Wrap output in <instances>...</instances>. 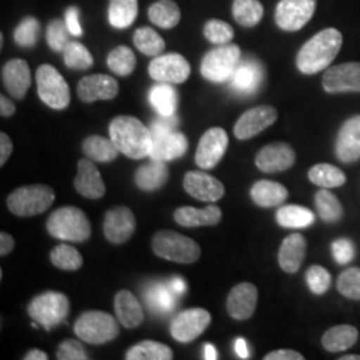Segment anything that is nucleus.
<instances>
[{
  "label": "nucleus",
  "mask_w": 360,
  "mask_h": 360,
  "mask_svg": "<svg viewBox=\"0 0 360 360\" xmlns=\"http://www.w3.org/2000/svg\"><path fill=\"white\" fill-rule=\"evenodd\" d=\"M296 155L287 143H272L263 147L255 158L257 167L266 174L287 171L295 165Z\"/></svg>",
  "instance_id": "nucleus-17"
},
{
  "label": "nucleus",
  "mask_w": 360,
  "mask_h": 360,
  "mask_svg": "<svg viewBox=\"0 0 360 360\" xmlns=\"http://www.w3.org/2000/svg\"><path fill=\"white\" fill-rule=\"evenodd\" d=\"M307 252V242L303 235H288L279 250V266L287 274H295L300 269Z\"/></svg>",
  "instance_id": "nucleus-26"
},
{
  "label": "nucleus",
  "mask_w": 360,
  "mask_h": 360,
  "mask_svg": "<svg viewBox=\"0 0 360 360\" xmlns=\"http://www.w3.org/2000/svg\"><path fill=\"white\" fill-rule=\"evenodd\" d=\"M138 0H110L108 22L116 30L129 28L138 16Z\"/></svg>",
  "instance_id": "nucleus-34"
},
{
  "label": "nucleus",
  "mask_w": 360,
  "mask_h": 360,
  "mask_svg": "<svg viewBox=\"0 0 360 360\" xmlns=\"http://www.w3.org/2000/svg\"><path fill=\"white\" fill-rule=\"evenodd\" d=\"M309 181L323 188L342 187L346 183V174L340 168L328 163L315 165L309 171Z\"/></svg>",
  "instance_id": "nucleus-39"
},
{
  "label": "nucleus",
  "mask_w": 360,
  "mask_h": 360,
  "mask_svg": "<svg viewBox=\"0 0 360 360\" xmlns=\"http://www.w3.org/2000/svg\"><path fill=\"white\" fill-rule=\"evenodd\" d=\"M250 193L254 203L264 208L281 206L288 198V191L283 184L271 180H259L251 187Z\"/></svg>",
  "instance_id": "nucleus-29"
},
{
  "label": "nucleus",
  "mask_w": 360,
  "mask_h": 360,
  "mask_svg": "<svg viewBox=\"0 0 360 360\" xmlns=\"http://www.w3.org/2000/svg\"><path fill=\"white\" fill-rule=\"evenodd\" d=\"M331 251H333L335 262L342 266L352 262V259L355 257V245L347 238L336 239L331 245Z\"/></svg>",
  "instance_id": "nucleus-52"
},
{
  "label": "nucleus",
  "mask_w": 360,
  "mask_h": 360,
  "mask_svg": "<svg viewBox=\"0 0 360 360\" xmlns=\"http://www.w3.org/2000/svg\"><path fill=\"white\" fill-rule=\"evenodd\" d=\"M50 259L52 264L59 270L77 271L83 266L82 254L72 245H56L50 254Z\"/></svg>",
  "instance_id": "nucleus-43"
},
{
  "label": "nucleus",
  "mask_w": 360,
  "mask_h": 360,
  "mask_svg": "<svg viewBox=\"0 0 360 360\" xmlns=\"http://www.w3.org/2000/svg\"><path fill=\"white\" fill-rule=\"evenodd\" d=\"M40 32V23L34 16L25 18L13 31V40L18 46L31 49L37 44Z\"/></svg>",
  "instance_id": "nucleus-46"
},
{
  "label": "nucleus",
  "mask_w": 360,
  "mask_h": 360,
  "mask_svg": "<svg viewBox=\"0 0 360 360\" xmlns=\"http://www.w3.org/2000/svg\"><path fill=\"white\" fill-rule=\"evenodd\" d=\"M316 10V0H281L275 10V22L287 32L302 30Z\"/></svg>",
  "instance_id": "nucleus-10"
},
{
  "label": "nucleus",
  "mask_w": 360,
  "mask_h": 360,
  "mask_svg": "<svg viewBox=\"0 0 360 360\" xmlns=\"http://www.w3.org/2000/svg\"><path fill=\"white\" fill-rule=\"evenodd\" d=\"M235 351H236L238 356L242 358V359H247L250 356L248 346H247L245 339H242V338L236 339V342H235Z\"/></svg>",
  "instance_id": "nucleus-59"
},
{
  "label": "nucleus",
  "mask_w": 360,
  "mask_h": 360,
  "mask_svg": "<svg viewBox=\"0 0 360 360\" xmlns=\"http://www.w3.org/2000/svg\"><path fill=\"white\" fill-rule=\"evenodd\" d=\"M175 292L171 290L169 285L156 284L153 288L148 290L146 299L147 304L154 312L167 314L175 307Z\"/></svg>",
  "instance_id": "nucleus-45"
},
{
  "label": "nucleus",
  "mask_w": 360,
  "mask_h": 360,
  "mask_svg": "<svg viewBox=\"0 0 360 360\" xmlns=\"http://www.w3.org/2000/svg\"><path fill=\"white\" fill-rule=\"evenodd\" d=\"M46 226L51 236L65 242H86L91 236L90 220L77 207L58 208L49 217Z\"/></svg>",
  "instance_id": "nucleus-3"
},
{
  "label": "nucleus",
  "mask_w": 360,
  "mask_h": 360,
  "mask_svg": "<svg viewBox=\"0 0 360 360\" xmlns=\"http://www.w3.org/2000/svg\"><path fill=\"white\" fill-rule=\"evenodd\" d=\"M49 355L41 349H30L25 355V360H47Z\"/></svg>",
  "instance_id": "nucleus-60"
},
{
  "label": "nucleus",
  "mask_w": 360,
  "mask_h": 360,
  "mask_svg": "<svg viewBox=\"0 0 360 360\" xmlns=\"http://www.w3.org/2000/svg\"><path fill=\"white\" fill-rule=\"evenodd\" d=\"M276 221L284 229H307L315 221V215L306 207L288 205L278 210Z\"/></svg>",
  "instance_id": "nucleus-35"
},
{
  "label": "nucleus",
  "mask_w": 360,
  "mask_h": 360,
  "mask_svg": "<svg viewBox=\"0 0 360 360\" xmlns=\"http://www.w3.org/2000/svg\"><path fill=\"white\" fill-rule=\"evenodd\" d=\"M257 303V288L252 283L238 284L235 285L227 297V311L235 321L250 319Z\"/></svg>",
  "instance_id": "nucleus-21"
},
{
  "label": "nucleus",
  "mask_w": 360,
  "mask_h": 360,
  "mask_svg": "<svg viewBox=\"0 0 360 360\" xmlns=\"http://www.w3.org/2000/svg\"><path fill=\"white\" fill-rule=\"evenodd\" d=\"M1 80L11 96L18 101L23 99L31 87L30 65L23 59L8 60L1 68Z\"/></svg>",
  "instance_id": "nucleus-22"
},
{
  "label": "nucleus",
  "mask_w": 360,
  "mask_h": 360,
  "mask_svg": "<svg viewBox=\"0 0 360 360\" xmlns=\"http://www.w3.org/2000/svg\"><path fill=\"white\" fill-rule=\"evenodd\" d=\"M178 127V117L175 115L163 116L159 115L158 119H155L151 123V134L153 135H160V134H167L172 132Z\"/></svg>",
  "instance_id": "nucleus-53"
},
{
  "label": "nucleus",
  "mask_w": 360,
  "mask_h": 360,
  "mask_svg": "<svg viewBox=\"0 0 360 360\" xmlns=\"http://www.w3.org/2000/svg\"><path fill=\"white\" fill-rule=\"evenodd\" d=\"M68 28L65 26V20L60 19H53L51 23L47 27L46 38H47V44L51 49L52 51L63 52L65 46L70 43L68 40Z\"/></svg>",
  "instance_id": "nucleus-49"
},
{
  "label": "nucleus",
  "mask_w": 360,
  "mask_h": 360,
  "mask_svg": "<svg viewBox=\"0 0 360 360\" xmlns=\"http://www.w3.org/2000/svg\"><path fill=\"white\" fill-rule=\"evenodd\" d=\"M336 158L343 163L360 159V115L352 116L340 127L335 142Z\"/></svg>",
  "instance_id": "nucleus-20"
},
{
  "label": "nucleus",
  "mask_w": 360,
  "mask_h": 360,
  "mask_svg": "<svg viewBox=\"0 0 360 360\" xmlns=\"http://www.w3.org/2000/svg\"><path fill=\"white\" fill-rule=\"evenodd\" d=\"M306 282L315 295H323L331 285V275L322 266H311L306 272Z\"/></svg>",
  "instance_id": "nucleus-50"
},
{
  "label": "nucleus",
  "mask_w": 360,
  "mask_h": 360,
  "mask_svg": "<svg viewBox=\"0 0 360 360\" xmlns=\"http://www.w3.org/2000/svg\"><path fill=\"white\" fill-rule=\"evenodd\" d=\"M338 291L351 300H360V270L348 269L345 270L338 278Z\"/></svg>",
  "instance_id": "nucleus-48"
},
{
  "label": "nucleus",
  "mask_w": 360,
  "mask_h": 360,
  "mask_svg": "<svg viewBox=\"0 0 360 360\" xmlns=\"http://www.w3.org/2000/svg\"><path fill=\"white\" fill-rule=\"evenodd\" d=\"M63 59L68 68L84 71L94 65V58L86 46L79 41H70L63 51Z\"/></svg>",
  "instance_id": "nucleus-44"
},
{
  "label": "nucleus",
  "mask_w": 360,
  "mask_h": 360,
  "mask_svg": "<svg viewBox=\"0 0 360 360\" xmlns=\"http://www.w3.org/2000/svg\"><path fill=\"white\" fill-rule=\"evenodd\" d=\"M210 323L211 315L206 309H186L172 319L169 331L176 342L190 343L206 331Z\"/></svg>",
  "instance_id": "nucleus-12"
},
{
  "label": "nucleus",
  "mask_w": 360,
  "mask_h": 360,
  "mask_svg": "<svg viewBox=\"0 0 360 360\" xmlns=\"http://www.w3.org/2000/svg\"><path fill=\"white\" fill-rule=\"evenodd\" d=\"M169 287H171V290H172L176 295H179V294H183V292L186 291L187 284L184 283V281H181L180 278H176V279H172V282L169 283Z\"/></svg>",
  "instance_id": "nucleus-61"
},
{
  "label": "nucleus",
  "mask_w": 360,
  "mask_h": 360,
  "mask_svg": "<svg viewBox=\"0 0 360 360\" xmlns=\"http://www.w3.org/2000/svg\"><path fill=\"white\" fill-rule=\"evenodd\" d=\"M168 180V168L165 162L151 159L135 172V183L143 191H155L163 187Z\"/></svg>",
  "instance_id": "nucleus-30"
},
{
  "label": "nucleus",
  "mask_w": 360,
  "mask_h": 360,
  "mask_svg": "<svg viewBox=\"0 0 360 360\" xmlns=\"http://www.w3.org/2000/svg\"><path fill=\"white\" fill-rule=\"evenodd\" d=\"M188 141L181 132H167L160 135H153V148L150 158L159 162L175 160L187 153Z\"/></svg>",
  "instance_id": "nucleus-24"
},
{
  "label": "nucleus",
  "mask_w": 360,
  "mask_h": 360,
  "mask_svg": "<svg viewBox=\"0 0 360 360\" xmlns=\"http://www.w3.org/2000/svg\"><path fill=\"white\" fill-rule=\"evenodd\" d=\"M340 360H360V355H356V354H352V355H346V356H342Z\"/></svg>",
  "instance_id": "nucleus-63"
},
{
  "label": "nucleus",
  "mask_w": 360,
  "mask_h": 360,
  "mask_svg": "<svg viewBox=\"0 0 360 360\" xmlns=\"http://www.w3.org/2000/svg\"><path fill=\"white\" fill-rule=\"evenodd\" d=\"M343 37L336 28H326L303 44L296 56V67L304 75H314L334 62L342 49Z\"/></svg>",
  "instance_id": "nucleus-1"
},
{
  "label": "nucleus",
  "mask_w": 360,
  "mask_h": 360,
  "mask_svg": "<svg viewBox=\"0 0 360 360\" xmlns=\"http://www.w3.org/2000/svg\"><path fill=\"white\" fill-rule=\"evenodd\" d=\"M148 74L159 83L180 84L191 74V65L184 56L176 52L155 56L148 65Z\"/></svg>",
  "instance_id": "nucleus-11"
},
{
  "label": "nucleus",
  "mask_w": 360,
  "mask_h": 360,
  "mask_svg": "<svg viewBox=\"0 0 360 360\" xmlns=\"http://www.w3.org/2000/svg\"><path fill=\"white\" fill-rule=\"evenodd\" d=\"M180 13L179 6L174 0H158L148 8V19L154 23L155 26L171 30L179 25Z\"/></svg>",
  "instance_id": "nucleus-33"
},
{
  "label": "nucleus",
  "mask_w": 360,
  "mask_h": 360,
  "mask_svg": "<svg viewBox=\"0 0 360 360\" xmlns=\"http://www.w3.org/2000/svg\"><path fill=\"white\" fill-rule=\"evenodd\" d=\"M242 51L236 44H223L206 53L200 65V74L212 83H223L231 79L240 65Z\"/></svg>",
  "instance_id": "nucleus-7"
},
{
  "label": "nucleus",
  "mask_w": 360,
  "mask_h": 360,
  "mask_svg": "<svg viewBox=\"0 0 360 360\" xmlns=\"http://www.w3.org/2000/svg\"><path fill=\"white\" fill-rule=\"evenodd\" d=\"M153 251L156 257L181 264L195 263L202 254L195 240L175 231L158 232L153 238Z\"/></svg>",
  "instance_id": "nucleus-4"
},
{
  "label": "nucleus",
  "mask_w": 360,
  "mask_h": 360,
  "mask_svg": "<svg viewBox=\"0 0 360 360\" xmlns=\"http://www.w3.org/2000/svg\"><path fill=\"white\" fill-rule=\"evenodd\" d=\"M115 312L119 323L129 330L139 327L144 321L142 306L129 290H120L116 294Z\"/></svg>",
  "instance_id": "nucleus-27"
},
{
  "label": "nucleus",
  "mask_w": 360,
  "mask_h": 360,
  "mask_svg": "<svg viewBox=\"0 0 360 360\" xmlns=\"http://www.w3.org/2000/svg\"><path fill=\"white\" fill-rule=\"evenodd\" d=\"M230 80L231 90L238 95H254L262 86L263 68L255 59H245L238 65Z\"/></svg>",
  "instance_id": "nucleus-25"
},
{
  "label": "nucleus",
  "mask_w": 360,
  "mask_h": 360,
  "mask_svg": "<svg viewBox=\"0 0 360 360\" xmlns=\"http://www.w3.org/2000/svg\"><path fill=\"white\" fill-rule=\"evenodd\" d=\"M203 34L210 43L215 46H223L229 44L233 39V28L224 20L211 19L205 25Z\"/></svg>",
  "instance_id": "nucleus-47"
},
{
  "label": "nucleus",
  "mask_w": 360,
  "mask_h": 360,
  "mask_svg": "<svg viewBox=\"0 0 360 360\" xmlns=\"http://www.w3.org/2000/svg\"><path fill=\"white\" fill-rule=\"evenodd\" d=\"M110 139L129 159H144L153 148V134L134 116H116L110 123Z\"/></svg>",
  "instance_id": "nucleus-2"
},
{
  "label": "nucleus",
  "mask_w": 360,
  "mask_h": 360,
  "mask_svg": "<svg viewBox=\"0 0 360 360\" xmlns=\"http://www.w3.org/2000/svg\"><path fill=\"white\" fill-rule=\"evenodd\" d=\"M359 339V331L354 326L340 324L327 330L322 338L324 349L328 352H342L352 347Z\"/></svg>",
  "instance_id": "nucleus-31"
},
{
  "label": "nucleus",
  "mask_w": 360,
  "mask_h": 360,
  "mask_svg": "<svg viewBox=\"0 0 360 360\" xmlns=\"http://www.w3.org/2000/svg\"><path fill=\"white\" fill-rule=\"evenodd\" d=\"M174 358L172 349L159 342L144 340L129 348L126 354L127 360H171Z\"/></svg>",
  "instance_id": "nucleus-38"
},
{
  "label": "nucleus",
  "mask_w": 360,
  "mask_h": 360,
  "mask_svg": "<svg viewBox=\"0 0 360 360\" xmlns=\"http://www.w3.org/2000/svg\"><path fill=\"white\" fill-rule=\"evenodd\" d=\"M107 65L115 75L129 77L136 67L135 53L127 46H117L108 53Z\"/></svg>",
  "instance_id": "nucleus-42"
},
{
  "label": "nucleus",
  "mask_w": 360,
  "mask_h": 360,
  "mask_svg": "<svg viewBox=\"0 0 360 360\" xmlns=\"http://www.w3.org/2000/svg\"><path fill=\"white\" fill-rule=\"evenodd\" d=\"M74 186L77 193L87 199H101L105 193L102 175L89 158L77 162V174Z\"/></svg>",
  "instance_id": "nucleus-23"
},
{
  "label": "nucleus",
  "mask_w": 360,
  "mask_h": 360,
  "mask_svg": "<svg viewBox=\"0 0 360 360\" xmlns=\"http://www.w3.org/2000/svg\"><path fill=\"white\" fill-rule=\"evenodd\" d=\"M205 359H218V351L212 345H206V347H205Z\"/></svg>",
  "instance_id": "nucleus-62"
},
{
  "label": "nucleus",
  "mask_w": 360,
  "mask_h": 360,
  "mask_svg": "<svg viewBox=\"0 0 360 360\" xmlns=\"http://www.w3.org/2000/svg\"><path fill=\"white\" fill-rule=\"evenodd\" d=\"M183 187L188 195L207 203L218 202L226 191L220 180L200 171L187 172L183 179Z\"/></svg>",
  "instance_id": "nucleus-18"
},
{
  "label": "nucleus",
  "mask_w": 360,
  "mask_h": 360,
  "mask_svg": "<svg viewBox=\"0 0 360 360\" xmlns=\"http://www.w3.org/2000/svg\"><path fill=\"white\" fill-rule=\"evenodd\" d=\"M278 119V112L271 105H257L240 116L233 127V134L239 141H248L262 131L269 129Z\"/></svg>",
  "instance_id": "nucleus-15"
},
{
  "label": "nucleus",
  "mask_w": 360,
  "mask_h": 360,
  "mask_svg": "<svg viewBox=\"0 0 360 360\" xmlns=\"http://www.w3.org/2000/svg\"><path fill=\"white\" fill-rule=\"evenodd\" d=\"M55 200V193L51 187L46 184L25 186L7 198L8 210L16 217H35L43 214L52 206Z\"/></svg>",
  "instance_id": "nucleus-5"
},
{
  "label": "nucleus",
  "mask_w": 360,
  "mask_h": 360,
  "mask_svg": "<svg viewBox=\"0 0 360 360\" xmlns=\"http://www.w3.org/2000/svg\"><path fill=\"white\" fill-rule=\"evenodd\" d=\"M136 219L129 207L117 206L105 212L104 236L112 245H123L134 235Z\"/></svg>",
  "instance_id": "nucleus-14"
},
{
  "label": "nucleus",
  "mask_w": 360,
  "mask_h": 360,
  "mask_svg": "<svg viewBox=\"0 0 360 360\" xmlns=\"http://www.w3.org/2000/svg\"><path fill=\"white\" fill-rule=\"evenodd\" d=\"M315 206L319 218L326 223H336L343 217L342 203L334 193L327 191V188L316 193Z\"/></svg>",
  "instance_id": "nucleus-41"
},
{
  "label": "nucleus",
  "mask_w": 360,
  "mask_h": 360,
  "mask_svg": "<svg viewBox=\"0 0 360 360\" xmlns=\"http://www.w3.org/2000/svg\"><path fill=\"white\" fill-rule=\"evenodd\" d=\"M83 154L86 155L92 162L108 163L115 160L119 150L111 139H105L99 135H91L84 139L82 144Z\"/></svg>",
  "instance_id": "nucleus-32"
},
{
  "label": "nucleus",
  "mask_w": 360,
  "mask_h": 360,
  "mask_svg": "<svg viewBox=\"0 0 360 360\" xmlns=\"http://www.w3.org/2000/svg\"><path fill=\"white\" fill-rule=\"evenodd\" d=\"M27 311L35 322L50 331L67 318L70 312V300L65 294L47 291L35 296L30 302Z\"/></svg>",
  "instance_id": "nucleus-8"
},
{
  "label": "nucleus",
  "mask_w": 360,
  "mask_h": 360,
  "mask_svg": "<svg viewBox=\"0 0 360 360\" xmlns=\"http://www.w3.org/2000/svg\"><path fill=\"white\" fill-rule=\"evenodd\" d=\"M56 358L59 360H87L89 356L86 349L80 345V342L68 339L59 345L56 351Z\"/></svg>",
  "instance_id": "nucleus-51"
},
{
  "label": "nucleus",
  "mask_w": 360,
  "mask_h": 360,
  "mask_svg": "<svg viewBox=\"0 0 360 360\" xmlns=\"http://www.w3.org/2000/svg\"><path fill=\"white\" fill-rule=\"evenodd\" d=\"M229 147V135L220 127L210 129L200 138L196 148L195 162L203 169H211L221 160Z\"/></svg>",
  "instance_id": "nucleus-13"
},
{
  "label": "nucleus",
  "mask_w": 360,
  "mask_h": 360,
  "mask_svg": "<svg viewBox=\"0 0 360 360\" xmlns=\"http://www.w3.org/2000/svg\"><path fill=\"white\" fill-rule=\"evenodd\" d=\"M15 111H16L15 104L8 98L1 95L0 96V115L3 117H10L15 114Z\"/></svg>",
  "instance_id": "nucleus-58"
},
{
  "label": "nucleus",
  "mask_w": 360,
  "mask_h": 360,
  "mask_svg": "<svg viewBox=\"0 0 360 360\" xmlns=\"http://www.w3.org/2000/svg\"><path fill=\"white\" fill-rule=\"evenodd\" d=\"M74 331L86 343L104 345L119 335V323L104 311H86L77 318Z\"/></svg>",
  "instance_id": "nucleus-6"
},
{
  "label": "nucleus",
  "mask_w": 360,
  "mask_h": 360,
  "mask_svg": "<svg viewBox=\"0 0 360 360\" xmlns=\"http://www.w3.org/2000/svg\"><path fill=\"white\" fill-rule=\"evenodd\" d=\"M264 7L259 0H233L232 16L238 25L251 28L263 19Z\"/></svg>",
  "instance_id": "nucleus-36"
},
{
  "label": "nucleus",
  "mask_w": 360,
  "mask_h": 360,
  "mask_svg": "<svg viewBox=\"0 0 360 360\" xmlns=\"http://www.w3.org/2000/svg\"><path fill=\"white\" fill-rule=\"evenodd\" d=\"M134 44L147 56H159L166 49V41L151 27H141L134 34Z\"/></svg>",
  "instance_id": "nucleus-40"
},
{
  "label": "nucleus",
  "mask_w": 360,
  "mask_h": 360,
  "mask_svg": "<svg viewBox=\"0 0 360 360\" xmlns=\"http://www.w3.org/2000/svg\"><path fill=\"white\" fill-rule=\"evenodd\" d=\"M175 221L183 227H202V226H215L221 220V210L215 205L207 206L203 210L193 207H179L174 212Z\"/></svg>",
  "instance_id": "nucleus-28"
},
{
  "label": "nucleus",
  "mask_w": 360,
  "mask_h": 360,
  "mask_svg": "<svg viewBox=\"0 0 360 360\" xmlns=\"http://www.w3.org/2000/svg\"><path fill=\"white\" fill-rule=\"evenodd\" d=\"M150 102L159 115H175L178 92L168 83H159L150 91Z\"/></svg>",
  "instance_id": "nucleus-37"
},
{
  "label": "nucleus",
  "mask_w": 360,
  "mask_h": 360,
  "mask_svg": "<svg viewBox=\"0 0 360 360\" xmlns=\"http://www.w3.org/2000/svg\"><path fill=\"white\" fill-rule=\"evenodd\" d=\"M304 356L294 349H278L264 356V360H303Z\"/></svg>",
  "instance_id": "nucleus-56"
},
{
  "label": "nucleus",
  "mask_w": 360,
  "mask_h": 360,
  "mask_svg": "<svg viewBox=\"0 0 360 360\" xmlns=\"http://www.w3.org/2000/svg\"><path fill=\"white\" fill-rule=\"evenodd\" d=\"M322 83L328 94L360 92V63L349 62L330 67L323 75Z\"/></svg>",
  "instance_id": "nucleus-16"
},
{
  "label": "nucleus",
  "mask_w": 360,
  "mask_h": 360,
  "mask_svg": "<svg viewBox=\"0 0 360 360\" xmlns=\"http://www.w3.org/2000/svg\"><path fill=\"white\" fill-rule=\"evenodd\" d=\"M39 98L52 110H65L71 102L70 87L60 72L51 65H41L37 71Z\"/></svg>",
  "instance_id": "nucleus-9"
},
{
  "label": "nucleus",
  "mask_w": 360,
  "mask_h": 360,
  "mask_svg": "<svg viewBox=\"0 0 360 360\" xmlns=\"http://www.w3.org/2000/svg\"><path fill=\"white\" fill-rule=\"evenodd\" d=\"M79 8L77 7H68L65 10V26L70 31V35L72 37H82L83 35V28L80 25V18H79Z\"/></svg>",
  "instance_id": "nucleus-54"
},
{
  "label": "nucleus",
  "mask_w": 360,
  "mask_h": 360,
  "mask_svg": "<svg viewBox=\"0 0 360 360\" xmlns=\"http://www.w3.org/2000/svg\"><path fill=\"white\" fill-rule=\"evenodd\" d=\"M15 247V240H13V236L7 232H1L0 233V255L1 257H6L8 255Z\"/></svg>",
  "instance_id": "nucleus-57"
},
{
  "label": "nucleus",
  "mask_w": 360,
  "mask_h": 360,
  "mask_svg": "<svg viewBox=\"0 0 360 360\" xmlns=\"http://www.w3.org/2000/svg\"><path fill=\"white\" fill-rule=\"evenodd\" d=\"M119 94V84L115 79L104 74H94L80 79L77 84V96L84 103L96 101H111Z\"/></svg>",
  "instance_id": "nucleus-19"
},
{
  "label": "nucleus",
  "mask_w": 360,
  "mask_h": 360,
  "mask_svg": "<svg viewBox=\"0 0 360 360\" xmlns=\"http://www.w3.org/2000/svg\"><path fill=\"white\" fill-rule=\"evenodd\" d=\"M13 148L11 138L6 132H1L0 134V166L1 167L10 159V156L13 154Z\"/></svg>",
  "instance_id": "nucleus-55"
}]
</instances>
